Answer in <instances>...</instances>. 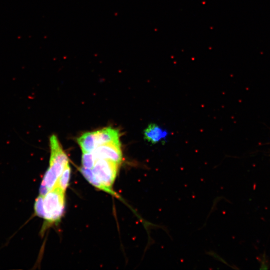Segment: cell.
<instances>
[{"label": "cell", "instance_id": "6da1fadb", "mask_svg": "<svg viewBox=\"0 0 270 270\" xmlns=\"http://www.w3.org/2000/svg\"><path fill=\"white\" fill-rule=\"evenodd\" d=\"M65 192L57 186L36 200L34 211L36 216L44 220L43 230L56 224L62 217L65 208Z\"/></svg>", "mask_w": 270, "mask_h": 270}, {"label": "cell", "instance_id": "7a4b0ae2", "mask_svg": "<svg viewBox=\"0 0 270 270\" xmlns=\"http://www.w3.org/2000/svg\"><path fill=\"white\" fill-rule=\"evenodd\" d=\"M119 166L109 160L98 159L96 160L92 170L103 185L112 190V188L116 180Z\"/></svg>", "mask_w": 270, "mask_h": 270}, {"label": "cell", "instance_id": "3957f363", "mask_svg": "<svg viewBox=\"0 0 270 270\" xmlns=\"http://www.w3.org/2000/svg\"><path fill=\"white\" fill-rule=\"evenodd\" d=\"M92 154L96 160L104 159L120 165L122 161L120 144H109L98 146Z\"/></svg>", "mask_w": 270, "mask_h": 270}, {"label": "cell", "instance_id": "277c9868", "mask_svg": "<svg viewBox=\"0 0 270 270\" xmlns=\"http://www.w3.org/2000/svg\"><path fill=\"white\" fill-rule=\"evenodd\" d=\"M50 166L64 168L68 164V158L64 151L56 136L52 135L50 138Z\"/></svg>", "mask_w": 270, "mask_h": 270}, {"label": "cell", "instance_id": "5b68a950", "mask_svg": "<svg viewBox=\"0 0 270 270\" xmlns=\"http://www.w3.org/2000/svg\"><path fill=\"white\" fill-rule=\"evenodd\" d=\"M144 138L148 142L156 144L166 142L169 135L166 129L156 124H150L144 130Z\"/></svg>", "mask_w": 270, "mask_h": 270}, {"label": "cell", "instance_id": "8992f818", "mask_svg": "<svg viewBox=\"0 0 270 270\" xmlns=\"http://www.w3.org/2000/svg\"><path fill=\"white\" fill-rule=\"evenodd\" d=\"M94 132L98 146L109 144H120V133L116 129L109 127Z\"/></svg>", "mask_w": 270, "mask_h": 270}, {"label": "cell", "instance_id": "52a82bcc", "mask_svg": "<svg viewBox=\"0 0 270 270\" xmlns=\"http://www.w3.org/2000/svg\"><path fill=\"white\" fill-rule=\"evenodd\" d=\"M82 153L92 152L98 147L95 132H88L77 140Z\"/></svg>", "mask_w": 270, "mask_h": 270}, {"label": "cell", "instance_id": "ba28073f", "mask_svg": "<svg viewBox=\"0 0 270 270\" xmlns=\"http://www.w3.org/2000/svg\"><path fill=\"white\" fill-rule=\"evenodd\" d=\"M80 170L85 178L93 186L114 196H118L112 190L107 188L101 183L94 175L92 169L86 168L82 167Z\"/></svg>", "mask_w": 270, "mask_h": 270}, {"label": "cell", "instance_id": "9c48e42d", "mask_svg": "<svg viewBox=\"0 0 270 270\" xmlns=\"http://www.w3.org/2000/svg\"><path fill=\"white\" fill-rule=\"evenodd\" d=\"M71 168L69 164L66 165L58 178L56 186L65 192L68 187L70 178Z\"/></svg>", "mask_w": 270, "mask_h": 270}, {"label": "cell", "instance_id": "30bf717a", "mask_svg": "<svg viewBox=\"0 0 270 270\" xmlns=\"http://www.w3.org/2000/svg\"><path fill=\"white\" fill-rule=\"evenodd\" d=\"M96 162V160L92 154L90 153H83L82 156V167L92 169Z\"/></svg>", "mask_w": 270, "mask_h": 270}]
</instances>
